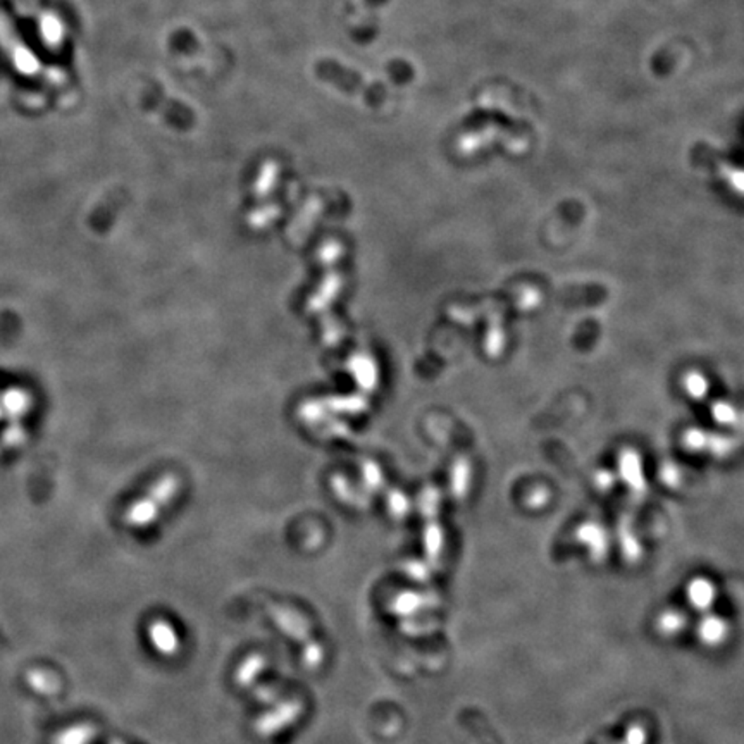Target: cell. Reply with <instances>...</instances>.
I'll use <instances>...</instances> for the list:
<instances>
[{"label": "cell", "instance_id": "1", "mask_svg": "<svg viewBox=\"0 0 744 744\" xmlns=\"http://www.w3.org/2000/svg\"><path fill=\"white\" fill-rule=\"evenodd\" d=\"M97 738V731L88 723H78L61 731L54 744H90Z\"/></svg>", "mask_w": 744, "mask_h": 744}]
</instances>
